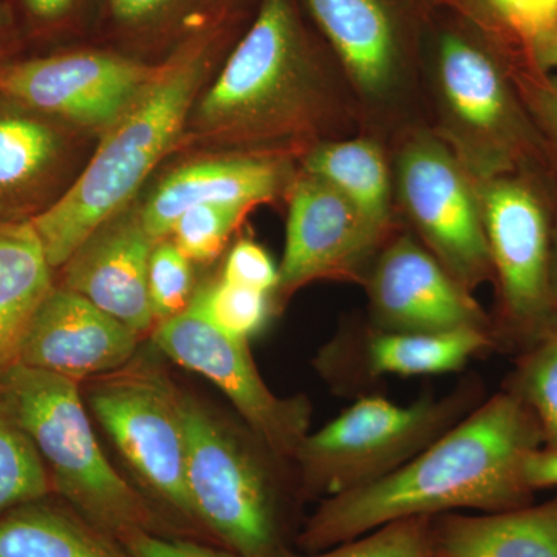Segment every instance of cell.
<instances>
[{
    "label": "cell",
    "mask_w": 557,
    "mask_h": 557,
    "mask_svg": "<svg viewBox=\"0 0 557 557\" xmlns=\"http://www.w3.org/2000/svg\"><path fill=\"white\" fill-rule=\"evenodd\" d=\"M153 346L180 368L199 373L230 399L242 421L277 457L292 461L310 434L311 403L278 397L267 386L248 341L233 338L189 309L156 325Z\"/></svg>",
    "instance_id": "11"
},
{
    "label": "cell",
    "mask_w": 557,
    "mask_h": 557,
    "mask_svg": "<svg viewBox=\"0 0 557 557\" xmlns=\"http://www.w3.org/2000/svg\"><path fill=\"white\" fill-rule=\"evenodd\" d=\"M527 73H553L557 70V28L544 33L527 49Z\"/></svg>",
    "instance_id": "36"
},
{
    "label": "cell",
    "mask_w": 557,
    "mask_h": 557,
    "mask_svg": "<svg viewBox=\"0 0 557 557\" xmlns=\"http://www.w3.org/2000/svg\"><path fill=\"white\" fill-rule=\"evenodd\" d=\"M435 557H557V497L508 511L431 519Z\"/></svg>",
    "instance_id": "20"
},
{
    "label": "cell",
    "mask_w": 557,
    "mask_h": 557,
    "mask_svg": "<svg viewBox=\"0 0 557 557\" xmlns=\"http://www.w3.org/2000/svg\"><path fill=\"white\" fill-rule=\"evenodd\" d=\"M223 281L273 295L278 284V267L265 248L242 239L231 248L223 265Z\"/></svg>",
    "instance_id": "33"
},
{
    "label": "cell",
    "mask_w": 557,
    "mask_h": 557,
    "mask_svg": "<svg viewBox=\"0 0 557 557\" xmlns=\"http://www.w3.org/2000/svg\"><path fill=\"white\" fill-rule=\"evenodd\" d=\"M135 557H239L219 545L186 537L137 533L123 542Z\"/></svg>",
    "instance_id": "34"
},
{
    "label": "cell",
    "mask_w": 557,
    "mask_h": 557,
    "mask_svg": "<svg viewBox=\"0 0 557 557\" xmlns=\"http://www.w3.org/2000/svg\"><path fill=\"white\" fill-rule=\"evenodd\" d=\"M505 391L536 417L545 449L557 450V307L536 339L516 355Z\"/></svg>",
    "instance_id": "25"
},
{
    "label": "cell",
    "mask_w": 557,
    "mask_h": 557,
    "mask_svg": "<svg viewBox=\"0 0 557 557\" xmlns=\"http://www.w3.org/2000/svg\"><path fill=\"white\" fill-rule=\"evenodd\" d=\"M553 278H555V292H556V298H557V226H556L555 265H553Z\"/></svg>",
    "instance_id": "39"
},
{
    "label": "cell",
    "mask_w": 557,
    "mask_h": 557,
    "mask_svg": "<svg viewBox=\"0 0 557 557\" xmlns=\"http://www.w3.org/2000/svg\"><path fill=\"white\" fill-rule=\"evenodd\" d=\"M370 325L386 332L490 330L493 318L413 237L388 240L366 274ZM496 338V336H494Z\"/></svg>",
    "instance_id": "14"
},
{
    "label": "cell",
    "mask_w": 557,
    "mask_h": 557,
    "mask_svg": "<svg viewBox=\"0 0 557 557\" xmlns=\"http://www.w3.org/2000/svg\"><path fill=\"white\" fill-rule=\"evenodd\" d=\"M386 231L324 180L302 174L289 186L287 239L274 296L314 281L364 282Z\"/></svg>",
    "instance_id": "12"
},
{
    "label": "cell",
    "mask_w": 557,
    "mask_h": 557,
    "mask_svg": "<svg viewBox=\"0 0 557 557\" xmlns=\"http://www.w3.org/2000/svg\"><path fill=\"white\" fill-rule=\"evenodd\" d=\"M475 20L525 51L539 36L557 28V0H460Z\"/></svg>",
    "instance_id": "29"
},
{
    "label": "cell",
    "mask_w": 557,
    "mask_h": 557,
    "mask_svg": "<svg viewBox=\"0 0 557 557\" xmlns=\"http://www.w3.org/2000/svg\"><path fill=\"white\" fill-rule=\"evenodd\" d=\"M525 479L534 493L557 487V450L541 448L528 457Z\"/></svg>",
    "instance_id": "35"
},
{
    "label": "cell",
    "mask_w": 557,
    "mask_h": 557,
    "mask_svg": "<svg viewBox=\"0 0 557 557\" xmlns=\"http://www.w3.org/2000/svg\"><path fill=\"white\" fill-rule=\"evenodd\" d=\"M157 70L109 53H69L0 69V94L86 129L106 131Z\"/></svg>",
    "instance_id": "13"
},
{
    "label": "cell",
    "mask_w": 557,
    "mask_h": 557,
    "mask_svg": "<svg viewBox=\"0 0 557 557\" xmlns=\"http://www.w3.org/2000/svg\"><path fill=\"white\" fill-rule=\"evenodd\" d=\"M156 244L143 225L139 208H124L73 252L64 265L62 287L145 336L157 325L148 287Z\"/></svg>",
    "instance_id": "18"
},
{
    "label": "cell",
    "mask_w": 557,
    "mask_h": 557,
    "mask_svg": "<svg viewBox=\"0 0 557 557\" xmlns=\"http://www.w3.org/2000/svg\"><path fill=\"white\" fill-rule=\"evenodd\" d=\"M292 183L288 160L277 153L211 157L183 164L161 180L139 214L149 236L160 242L190 208L223 203L251 209L273 200Z\"/></svg>",
    "instance_id": "19"
},
{
    "label": "cell",
    "mask_w": 557,
    "mask_h": 557,
    "mask_svg": "<svg viewBox=\"0 0 557 557\" xmlns=\"http://www.w3.org/2000/svg\"><path fill=\"white\" fill-rule=\"evenodd\" d=\"M0 557H135L67 507L32 502L0 516Z\"/></svg>",
    "instance_id": "22"
},
{
    "label": "cell",
    "mask_w": 557,
    "mask_h": 557,
    "mask_svg": "<svg viewBox=\"0 0 557 557\" xmlns=\"http://www.w3.org/2000/svg\"><path fill=\"white\" fill-rule=\"evenodd\" d=\"M247 211L236 205L223 203L190 208L172 226L171 240L190 262H211L222 252Z\"/></svg>",
    "instance_id": "30"
},
{
    "label": "cell",
    "mask_w": 557,
    "mask_h": 557,
    "mask_svg": "<svg viewBox=\"0 0 557 557\" xmlns=\"http://www.w3.org/2000/svg\"><path fill=\"white\" fill-rule=\"evenodd\" d=\"M302 166V172L330 183L370 222L388 233L392 180L379 143L364 137L327 139L307 150Z\"/></svg>",
    "instance_id": "23"
},
{
    "label": "cell",
    "mask_w": 557,
    "mask_h": 557,
    "mask_svg": "<svg viewBox=\"0 0 557 557\" xmlns=\"http://www.w3.org/2000/svg\"><path fill=\"white\" fill-rule=\"evenodd\" d=\"M51 270L32 222H0V375L17 361L25 330L53 288Z\"/></svg>",
    "instance_id": "21"
},
{
    "label": "cell",
    "mask_w": 557,
    "mask_h": 557,
    "mask_svg": "<svg viewBox=\"0 0 557 557\" xmlns=\"http://www.w3.org/2000/svg\"><path fill=\"white\" fill-rule=\"evenodd\" d=\"M359 100L395 104L409 86L405 30L391 0H306Z\"/></svg>",
    "instance_id": "17"
},
{
    "label": "cell",
    "mask_w": 557,
    "mask_h": 557,
    "mask_svg": "<svg viewBox=\"0 0 557 557\" xmlns=\"http://www.w3.org/2000/svg\"><path fill=\"white\" fill-rule=\"evenodd\" d=\"M190 113L205 137L240 152L276 153L277 146L318 139L343 116L350 120V104L311 49L293 0H262Z\"/></svg>",
    "instance_id": "2"
},
{
    "label": "cell",
    "mask_w": 557,
    "mask_h": 557,
    "mask_svg": "<svg viewBox=\"0 0 557 557\" xmlns=\"http://www.w3.org/2000/svg\"><path fill=\"white\" fill-rule=\"evenodd\" d=\"M431 519L395 520L336 547L317 553L295 552L288 557H435Z\"/></svg>",
    "instance_id": "28"
},
{
    "label": "cell",
    "mask_w": 557,
    "mask_h": 557,
    "mask_svg": "<svg viewBox=\"0 0 557 557\" xmlns=\"http://www.w3.org/2000/svg\"><path fill=\"white\" fill-rule=\"evenodd\" d=\"M0 399L38 449L51 490L81 518L121 544L137 533L180 537L139 487L110 465L79 383L14 362L0 375Z\"/></svg>",
    "instance_id": "5"
},
{
    "label": "cell",
    "mask_w": 557,
    "mask_h": 557,
    "mask_svg": "<svg viewBox=\"0 0 557 557\" xmlns=\"http://www.w3.org/2000/svg\"><path fill=\"white\" fill-rule=\"evenodd\" d=\"M493 350L497 343L490 330L403 333L369 325L364 332L343 333L322 348L317 368L336 391H354L386 376L460 372L472 358Z\"/></svg>",
    "instance_id": "16"
},
{
    "label": "cell",
    "mask_w": 557,
    "mask_h": 557,
    "mask_svg": "<svg viewBox=\"0 0 557 557\" xmlns=\"http://www.w3.org/2000/svg\"><path fill=\"white\" fill-rule=\"evenodd\" d=\"M541 448L536 417L502 388L397 471L319 502L304 520L296 549L322 552L395 520L527 507L536 493L527 483L525 463Z\"/></svg>",
    "instance_id": "1"
},
{
    "label": "cell",
    "mask_w": 557,
    "mask_h": 557,
    "mask_svg": "<svg viewBox=\"0 0 557 557\" xmlns=\"http://www.w3.org/2000/svg\"><path fill=\"white\" fill-rule=\"evenodd\" d=\"M141 336L65 287H53L33 314L17 361L83 383L126 368Z\"/></svg>",
    "instance_id": "15"
},
{
    "label": "cell",
    "mask_w": 557,
    "mask_h": 557,
    "mask_svg": "<svg viewBox=\"0 0 557 557\" xmlns=\"http://www.w3.org/2000/svg\"><path fill=\"white\" fill-rule=\"evenodd\" d=\"M516 81L544 145L549 166L557 174V75L537 73L519 76Z\"/></svg>",
    "instance_id": "32"
},
{
    "label": "cell",
    "mask_w": 557,
    "mask_h": 557,
    "mask_svg": "<svg viewBox=\"0 0 557 557\" xmlns=\"http://www.w3.org/2000/svg\"><path fill=\"white\" fill-rule=\"evenodd\" d=\"M89 383L91 412L135 472L139 491L180 537L212 544L186 483L183 392L157 366L137 358Z\"/></svg>",
    "instance_id": "9"
},
{
    "label": "cell",
    "mask_w": 557,
    "mask_h": 557,
    "mask_svg": "<svg viewBox=\"0 0 557 557\" xmlns=\"http://www.w3.org/2000/svg\"><path fill=\"white\" fill-rule=\"evenodd\" d=\"M271 296L220 278L196 293L188 309L207 319L220 332L249 343L269 324L273 310Z\"/></svg>",
    "instance_id": "27"
},
{
    "label": "cell",
    "mask_w": 557,
    "mask_h": 557,
    "mask_svg": "<svg viewBox=\"0 0 557 557\" xmlns=\"http://www.w3.org/2000/svg\"><path fill=\"white\" fill-rule=\"evenodd\" d=\"M186 483L209 541L239 557H288L306 504L298 482L281 474L292 461L267 448L251 429L234 426L183 394Z\"/></svg>",
    "instance_id": "4"
},
{
    "label": "cell",
    "mask_w": 557,
    "mask_h": 557,
    "mask_svg": "<svg viewBox=\"0 0 557 557\" xmlns=\"http://www.w3.org/2000/svg\"><path fill=\"white\" fill-rule=\"evenodd\" d=\"M148 287L157 324L183 313L193 300L190 260L170 237L157 242L152 249Z\"/></svg>",
    "instance_id": "31"
},
{
    "label": "cell",
    "mask_w": 557,
    "mask_h": 557,
    "mask_svg": "<svg viewBox=\"0 0 557 557\" xmlns=\"http://www.w3.org/2000/svg\"><path fill=\"white\" fill-rule=\"evenodd\" d=\"M442 141L475 182L548 168L516 75L461 32L443 33L434 62Z\"/></svg>",
    "instance_id": "7"
},
{
    "label": "cell",
    "mask_w": 557,
    "mask_h": 557,
    "mask_svg": "<svg viewBox=\"0 0 557 557\" xmlns=\"http://www.w3.org/2000/svg\"><path fill=\"white\" fill-rule=\"evenodd\" d=\"M172 0H110L113 14L126 24H139L157 16Z\"/></svg>",
    "instance_id": "37"
},
{
    "label": "cell",
    "mask_w": 557,
    "mask_h": 557,
    "mask_svg": "<svg viewBox=\"0 0 557 557\" xmlns=\"http://www.w3.org/2000/svg\"><path fill=\"white\" fill-rule=\"evenodd\" d=\"M497 310V350L518 355L555 313L553 265L557 211L545 168L478 183Z\"/></svg>",
    "instance_id": "8"
},
{
    "label": "cell",
    "mask_w": 557,
    "mask_h": 557,
    "mask_svg": "<svg viewBox=\"0 0 557 557\" xmlns=\"http://www.w3.org/2000/svg\"><path fill=\"white\" fill-rule=\"evenodd\" d=\"M478 376L442 397L423 395L401 406L362 395L329 424L307 435L292 465L304 500H324L386 478L485 401Z\"/></svg>",
    "instance_id": "6"
},
{
    "label": "cell",
    "mask_w": 557,
    "mask_h": 557,
    "mask_svg": "<svg viewBox=\"0 0 557 557\" xmlns=\"http://www.w3.org/2000/svg\"><path fill=\"white\" fill-rule=\"evenodd\" d=\"M51 491L38 449L0 399V516L42 500Z\"/></svg>",
    "instance_id": "26"
},
{
    "label": "cell",
    "mask_w": 557,
    "mask_h": 557,
    "mask_svg": "<svg viewBox=\"0 0 557 557\" xmlns=\"http://www.w3.org/2000/svg\"><path fill=\"white\" fill-rule=\"evenodd\" d=\"M207 47L194 46L161 65L126 112L104 132L90 163L72 186L32 219L51 269L132 197L185 127L208 70Z\"/></svg>",
    "instance_id": "3"
},
{
    "label": "cell",
    "mask_w": 557,
    "mask_h": 557,
    "mask_svg": "<svg viewBox=\"0 0 557 557\" xmlns=\"http://www.w3.org/2000/svg\"><path fill=\"white\" fill-rule=\"evenodd\" d=\"M73 0H25L28 9L42 20H53L70 9Z\"/></svg>",
    "instance_id": "38"
},
{
    "label": "cell",
    "mask_w": 557,
    "mask_h": 557,
    "mask_svg": "<svg viewBox=\"0 0 557 557\" xmlns=\"http://www.w3.org/2000/svg\"><path fill=\"white\" fill-rule=\"evenodd\" d=\"M61 152L62 138L50 124L25 113H0V219L49 178Z\"/></svg>",
    "instance_id": "24"
},
{
    "label": "cell",
    "mask_w": 557,
    "mask_h": 557,
    "mask_svg": "<svg viewBox=\"0 0 557 557\" xmlns=\"http://www.w3.org/2000/svg\"><path fill=\"white\" fill-rule=\"evenodd\" d=\"M399 201L424 247L474 292L493 281L478 182L434 135L416 134L397 161Z\"/></svg>",
    "instance_id": "10"
}]
</instances>
